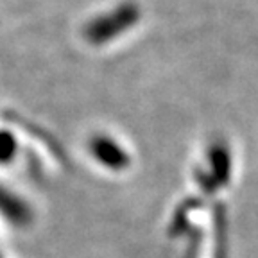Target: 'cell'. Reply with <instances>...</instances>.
I'll list each match as a JSON object with an SVG mask.
<instances>
[{
	"mask_svg": "<svg viewBox=\"0 0 258 258\" xmlns=\"http://www.w3.org/2000/svg\"><path fill=\"white\" fill-rule=\"evenodd\" d=\"M13 140L9 135L0 133V160H9V154L13 153Z\"/></svg>",
	"mask_w": 258,
	"mask_h": 258,
	"instance_id": "2",
	"label": "cell"
},
{
	"mask_svg": "<svg viewBox=\"0 0 258 258\" xmlns=\"http://www.w3.org/2000/svg\"><path fill=\"white\" fill-rule=\"evenodd\" d=\"M93 151H95V156L99 160H102L111 167H118L122 163H125V158L120 153V149L108 140H97L95 145H93Z\"/></svg>",
	"mask_w": 258,
	"mask_h": 258,
	"instance_id": "1",
	"label": "cell"
}]
</instances>
